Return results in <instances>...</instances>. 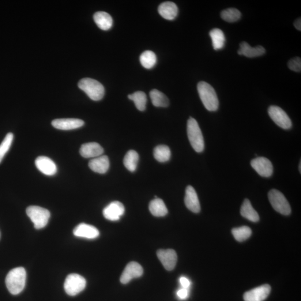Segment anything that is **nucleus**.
Wrapping results in <instances>:
<instances>
[{"instance_id": "4be33fe9", "label": "nucleus", "mask_w": 301, "mask_h": 301, "mask_svg": "<svg viewBox=\"0 0 301 301\" xmlns=\"http://www.w3.org/2000/svg\"><path fill=\"white\" fill-rule=\"evenodd\" d=\"M94 20L99 28L108 30L112 28L113 19L111 15L103 11H99L94 15Z\"/></svg>"}, {"instance_id": "2f4dec72", "label": "nucleus", "mask_w": 301, "mask_h": 301, "mask_svg": "<svg viewBox=\"0 0 301 301\" xmlns=\"http://www.w3.org/2000/svg\"><path fill=\"white\" fill-rule=\"evenodd\" d=\"M221 17L225 21L234 22L240 19L241 13L238 9L229 8L222 11Z\"/></svg>"}, {"instance_id": "39448f33", "label": "nucleus", "mask_w": 301, "mask_h": 301, "mask_svg": "<svg viewBox=\"0 0 301 301\" xmlns=\"http://www.w3.org/2000/svg\"><path fill=\"white\" fill-rule=\"evenodd\" d=\"M26 214L36 229L44 228L48 224L50 217V211L37 206L28 207L26 209Z\"/></svg>"}, {"instance_id": "7c9ffc66", "label": "nucleus", "mask_w": 301, "mask_h": 301, "mask_svg": "<svg viewBox=\"0 0 301 301\" xmlns=\"http://www.w3.org/2000/svg\"><path fill=\"white\" fill-rule=\"evenodd\" d=\"M232 232L235 240L240 242L246 240L251 235V229L247 226L233 229Z\"/></svg>"}, {"instance_id": "c756f323", "label": "nucleus", "mask_w": 301, "mask_h": 301, "mask_svg": "<svg viewBox=\"0 0 301 301\" xmlns=\"http://www.w3.org/2000/svg\"><path fill=\"white\" fill-rule=\"evenodd\" d=\"M129 99L134 103L135 107L139 111H144L145 110L147 103V97L144 92H135L132 95L128 96Z\"/></svg>"}, {"instance_id": "aec40b11", "label": "nucleus", "mask_w": 301, "mask_h": 301, "mask_svg": "<svg viewBox=\"0 0 301 301\" xmlns=\"http://www.w3.org/2000/svg\"><path fill=\"white\" fill-rule=\"evenodd\" d=\"M266 50L262 46H257L252 48L245 41L240 44V48L238 53L240 55H244L248 58L258 57L264 55Z\"/></svg>"}, {"instance_id": "2eb2a0df", "label": "nucleus", "mask_w": 301, "mask_h": 301, "mask_svg": "<svg viewBox=\"0 0 301 301\" xmlns=\"http://www.w3.org/2000/svg\"><path fill=\"white\" fill-rule=\"evenodd\" d=\"M52 126L60 130H72L79 129L84 125V122L77 118H62L52 120Z\"/></svg>"}, {"instance_id": "f257e3e1", "label": "nucleus", "mask_w": 301, "mask_h": 301, "mask_svg": "<svg viewBox=\"0 0 301 301\" xmlns=\"http://www.w3.org/2000/svg\"><path fill=\"white\" fill-rule=\"evenodd\" d=\"M26 272L23 267H17L11 270L6 277L7 289L11 294H19L25 287Z\"/></svg>"}, {"instance_id": "393cba45", "label": "nucleus", "mask_w": 301, "mask_h": 301, "mask_svg": "<svg viewBox=\"0 0 301 301\" xmlns=\"http://www.w3.org/2000/svg\"><path fill=\"white\" fill-rule=\"evenodd\" d=\"M209 35L212 40L213 47L214 50H221L224 47L225 37L223 31L220 29H213L211 30Z\"/></svg>"}, {"instance_id": "dca6fc26", "label": "nucleus", "mask_w": 301, "mask_h": 301, "mask_svg": "<svg viewBox=\"0 0 301 301\" xmlns=\"http://www.w3.org/2000/svg\"><path fill=\"white\" fill-rule=\"evenodd\" d=\"M185 204L186 208L194 213L201 211V204L197 192L192 186H188L185 191Z\"/></svg>"}, {"instance_id": "b1692460", "label": "nucleus", "mask_w": 301, "mask_h": 301, "mask_svg": "<svg viewBox=\"0 0 301 301\" xmlns=\"http://www.w3.org/2000/svg\"><path fill=\"white\" fill-rule=\"evenodd\" d=\"M241 215L248 220L252 222H257L259 220V216L255 210L253 208L251 201L246 199L244 201L240 209Z\"/></svg>"}, {"instance_id": "6e6552de", "label": "nucleus", "mask_w": 301, "mask_h": 301, "mask_svg": "<svg viewBox=\"0 0 301 301\" xmlns=\"http://www.w3.org/2000/svg\"><path fill=\"white\" fill-rule=\"evenodd\" d=\"M268 114L273 121L282 129L289 130L292 127L290 118L281 108L272 105L268 109Z\"/></svg>"}, {"instance_id": "f03ea898", "label": "nucleus", "mask_w": 301, "mask_h": 301, "mask_svg": "<svg viewBox=\"0 0 301 301\" xmlns=\"http://www.w3.org/2000/svg\"><path fill=\"white\" fill-rule=\"evenodd\" d=\"M198 91L201 100L207 110L214 112L219 108V100L215 89L205 82H199Z\"/></svg>"}, {"instance_id": "a878e982", "label": "nucleus", "mask_w": 301, "mask_h": 301, "mask_svg": "<svg viewBox=\"0 0 301 301\" xmlns=\"http://www.w3.org/2000/svg\"><path fill=\"white\" fill-rule=\"evenodd\" d=\"M150 100L154 106L167 107L169 104L168 98L163 93L157 89H153L150 93Z\"/></svg>"}, {"instance_id": "f704fd0d", "label": "nucleus", "mask_w": 301, "mask_h": 301, "mask_svg": "<svg viewBox=\"0 0 301 301\" xmlns=\"http://www.w3.org/2000/svg\"><path fill=\"white\" fill-rule=\"evenodd\" d=\"M189 295V291H188V289L186 288H182L179 289V290L177 292V296L179 297V298L181 300H185L187 298Z\"/></svg>"}, {"instance_id": "ddd939ff", "label": "nucleus", "mask_w": 301, "mask_h": 301, "mask_svg": "<svg viewBox=\"0 0 301 301\" xmlns=\"http://www.w3.org/2000/svg\"><path fill=\"white\" fill-rule=\"evenodd\" d=\"M270 291L269 284L262 285L244 293L243 298L245 301H263L268 297Z\"/></svg>"}, {"instance_id": "c9c22d12", "label": "nucleus", "mask_w": 301, "mask_h": 301, "mask_svg": "<svg viewBox=\"0 0 301 301\" xmlns=\"http://www.w3.org/2000/svg\"><path fill=\"white\" fill-rule=\"evenodd\" d=\"M180 282L183 288L188 289L190 285V282L187 278L182 277L180 278Z\"/></svg>"}, {"instance_id": "e433bc0d", "label": "nucleus", "mask_w": 301, "mask_h": 301, "mask_svg": "<svg viewBox=\"0 0 301 301\" xmlns=\"http://www.w3.org/2000/svg\"><path fill=\"white\" fill-rule=\"evenodd\" d=\"M294 26L295 28L301 31V18H297V19L294 22Z\"/></svg>"}, {"instance_id": "4468645a", "label": "nucleus", "mask_w": 301, "mask_h": 301, "mask_svg": "<svg viewBox=\"0 0 301 301\" xmlns=\"http://www.w3.org/2000/svg\"><path fill=\"white\" fill-rule=\"evenodd\" d=\"M35 165L37 168L45 175L53 176L57 172V167L54 162L46 156L37 157Z\"/></svg>"}, {"instance_id": "f3484780", "label": "nucleus", "mask_w": 301, "mask_h": 301, "mask_svg": "<svg viewBox=\"0 0 301 301\" xmlns=\"http://www.w3.org/2000/svg\"><path fill=\"white\" fill-rule=\"evenodd\" d=\"M73 234L77 237L86 239H96L100 235V232L94 226L85 223L79 224L73 231Z\"/></svg>"}, {"instance_id": "423d86ee", "label": "nucleus", "mask_w": 301, "mask_h": 301, "mask_svg": "<svg viewBox=\"0 0 301 301\" xmlns=\"http://www.w3.org/2000/svg\"><path fill=\"white\" fill-rule=\"evenodd\" d=\"M268 199L271 205L276 212L284 216H288L291 214L290 205L281 192L276 189L270 190Z\"/></svg>"}, {"instance_id": "7ed1b4c3", "label": "nucleus", "mask_w": 301, "mask_h": 301, "mask_svg": "<svg viewBox=\"0 0 301 301\" xmlns=\"http://www.w3.org/2000/svg\"><path fill=\"white\" fill-rule=\"evenodd\" d=\"M187 134L189 142L196 152L201 153L204 150V140L197 120L190 117L187 123Z\"/></svg>"}, {"instance_id": "0eeeda50", "label": "nucleus", "mask_w": 301, "mask_h": 301, "mask_svg": "<svg viewBox=\"0 0 301 301\" xmlns=\"http://www.w3.org/2000/svg\"><path fill=\"white\" fill-rule=\"evenodd\" d=\"M86 284V280L84 277L73 273L67 277L64 287L67 295L74 296L84 290Z\"/></svg>"}, {"instance_id": "c85d7f7f", "label": "nucleus", "mask_w": 301, "mask_h": 301, "mask_svg": "<svg viewBox=\"0 0 301 301\" xmlns=\"http://www.w3.org/2000/svg\"><path fill=\"white\" fill-rule=\"evenodd\" d=\"M140 62L141 65L146 69H151L155 66L157 62L156 55L152 51L147 50L141 55Z\"/></svg>"}, {"instance_id": "9d476101", "label": "nucleus", "mask_w": 301, "mask_h": 301, "mask_svg": "<svg viewBox=\"0 0 301 301\" xmlns=\"http://www.w3.org/2000/svg\"><path fill=\"white\" fill-rule=\"evenodd\" d=\"M144 273L142 267L139 263L131 262L128 264L120 278L122 284H126L134 278L140 277Z\"/></svg>"}, {"instance_id": "a211bd4d", "label": "nucleus", "mask_w": 301, "mask_h": 301, "mask_svg": "<svg viewBox=\"0 0 301 301\" xmlns=\"http://www.w3.org/2000/svg\"><path fill=\"white\" fill-rule=\"evenodd\" d=\"M80 152L81 156L85 159H94L102 155L104 150L98 143L89 142L82 145Z\"/></svg>"}, {"instance_id": "6ab92c4d", "label": "nucleus", "mask_w": 301, "mask_h": 301, "mask_svg": "<svg viewBox=\"0 0 301 301\" xmlns=\"http://www.w3.org/2000/svg\"><path fill=\"white\" fill-rule=\"evenodd\" d=\"M88 165L93 171L103 174L110 168V160L107 156L101 155L90 160Z\"/></svg>"}, {"instance_id": "20e7f679", "label": "nucleus", "mask_w": 301, "mask_h": 301, "mask_svg": "<svg viewBox=\"0 0 301 301\" xmlns=\"http://www.w3.org/2000/svg\"><path fill=\"white\" fill-rule=\"evenodd\" d=\"M78 86L93 100H100L104 96L105 90L103 85L93 79H82L79 82Z\"/></svg>"}, {"instance_id": "cd10ccee", "label": "nucleus", "mask_w": 301, "mask_h": 301, "mask_svg": "<svg viewBox=\"0 0 301 301\" xmlns=\"http://www.w3.org/2000/svg\"><path fill=\"white\" fill-rule=\"evenodd\" d=\"M153 156L155 159L160 163H165L170 159V149L166 145L157 146L154 149Z\"/></svg>"}, {"instance_id": "f8f14e48", "label": "nucleus", "mask_w": 301, "mask_h": 301, "mask_svg": "<svg viewBox=\"0 0 301 301\" xmlns=\"http://www.w3.org/2000/svg\"><path fill=\"white\" fill-rule=\"evenodd\" d=\"M125 206L122 203L115 201L105 207L103 214L105 219L110 221H117L125 213Z\"/></svg>"}, {"instance_id": "473e14b6", "label": "nucleus", "mask_w": 301, "mask_h": 301, "mask_svg": "<svg viewBox=\"0 0 301 301\" xmlns=\"http://www.w3.org/2000/svg\"><path fill=\"white\" fill-rule=\"evenodd\" d=\"M14 139V135L12 133L7 134L4 139L0 144V163H1L3 157L9 151Z\"/></svg>"}, {"instance_id": "5701e85b", "label": "nucleus", "mask_w": 301, "mask_h": 301, "mask_svg": "<svg viewBox=\"0 0 301 301\" xmlns=\"http://www.w3.org/2000/svg\"><path fill=\"white\" fill-rule=\"evenodd\" d=\"M149 210L153 216L162 217L167 215L168 210L162 199L155 198L150 202Z\"/></svg>"}, {"instance_id": "1a4fd4ad", "label": "nucleus", "mask_w": 301, "mask_h": 301, "mask_svg": "<svg viewBox=\"0 0 301 301\" xmlns=\"http://www.w3.org/2000/svg\"><path fill=\"white\" fill-rule=\"evenodd\" d=\"M251 166L258 174L264 178H269L273 174V167L270 161L264 157H258L252 160Z\"/></svg>"}, {"instance_id": "4c0bfd02", "label": "nucleus", "mask_w": 301, "mask_h": 301, "mask_svg": "<svg viewBox=\"0 0 301 301\" xmlns=\"http://www.w3.org/2000/svg\"><path fill=\"white\" fill-rule=\"evenodd\" d=\"M301 162H300V172L301 171Z\"/></svg>"}, {"instance_id": "72a5a7b5", "label": "nucleus", "mask_w": 301, "mask_h": 301, "mask_svg": "<svg viewBox=\"0 0 301 301\" xmlns=\"http://www.w3.org/2000/svg\"><path fill=\"white\" fill-rule=\"evenodd\" d=\"M288 67L289 69L296 72H301V59L299 57H296L289 60L288 63Z\"/></svg>"}, {"instance_id": "412c9836", "label": "nucleus", "mask_w": 301, "mask_h": 301, "mask_svg": "<svg viewBox=\"0 0 301 301\" xmlns=\"http://www.w3.org/2000/svg\"><path fill=\"white\" fill-rule=\"evenodd\" d=\"M159 13L165 19H175L178 14V7L174 2L167 1L161 3L159 7Z\"/></svg>"}, {"instance_id": "bb28decb", "label": "nucleus", "mask_w": 301, "mask_h": 301, "mask_svg": "<svg viewBox=\"0 0 301 301\" xmlns=\"http://www.w3.org/2000/svg\"><path fill=\"white\" fill-rule=\"evenodd\" d=\"M139 155L134 150H130L126 154L123 159V164L128 170L133 172L136 170Z\"/></svg>"}, {"instance_id": "9b49d317", "label": "nucleus", "mask_w": 301, "mask_h": 301, "mask_svg": "<svg viewBox=\"0 0 301 301\" xmlns=\"http://www.w3.org/2000/svg\"><path fill=\"white\" fill-rule=\"evenodd\" d=\"M158 258L167 270H172L175 268L178 261V255L174 250H159L157 251Z\"/></svg>"}]
</instances>
